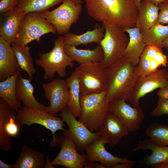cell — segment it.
Listing matches in <instances>:
<instances>
[{
	"instance_id": "cell-1",
	"label": "cell",
	"mask_w": 168,
	"mask_h": 168,
	"mask_svg": "<svg viewBox=\"0 0 168 168\" xmlns=\"http://www.w3.org/2000/svg\"><path fill=\"white\" fill-rule=\"evenodd\" d=\"M88 15L95 20L123 29L136 27L138 8L134 0H83Z\"/></svg>"
},
{
	"instance_id": "cell-2",
	"label": "cell",
	"mask_w": 168,
	"mask_h": 168,
	"mask_svg": "<svg viewBox=\"0 0 168 168\" xmlns=\"http://www.w3.org/2000/svg\"><path fill=\"white\" fill-rule=\"evenodd\" d=\"M108 86L105 100L117 99L128 101L139 77L138 66L124 56L107 68Z\"/></svg>"
},
{
	"instance_id": "cell-3",
	"label": "cell",
	"mask_w": 168,
	"mask_h": 168,
	"mask_svg": "<svg viewBox=\"0 0 168 168\" xmlns=\"http://www.w3.org/2000/svg\"><path fill=\"white\" fill-rule=\"evenodd\" d=\"M54 47L50 52H40L39 58L35 61L37 66L44 69V80H54L56 73L59 77H65L67 74V67L72 68L74 65V61L65 51L63 36H59L54 41Z\"/></svg>"
},
{
	"instance_id": "cell-4",
	"label": "cell",
	"mask_w": 168,
	"mask_h": 168,
	"mask_svg": "<svg viewBox=\"0 0 168 168\" xmlns=\"http://www.w3.org/2000/svg\"><path fill=\"white\" fill-rule=\"evenodd\" d=\"M106 94L107 90L96 93L80 94L81 110L79 120L91 132L98 131L108 112Z\"/></svg>"
},
{
	"instance_id": "cell-5",
	"label": "cell",
	"mask_w": 168,
	"mask_h": 168,
	"mask_svg": "<svg viewBox=\"0 0 168 168\" xmlns=\"http://www.w3.org/2000/svg\"><path fill=\"white\" fill-rule=\"evenodd\" d=\"M102 23L105 33L99 43L103 53L100 62L107 68L124 56L129 37L121 28L107 23Z\"/></svg>"
},
{
	"instance_id": "cell-6",
	"label": "cell",
	"mask_w": 168,
	"mask_h": 168,
	"mask_svg": "<svg viewBox=\"0 0 168 168\" xmlns=\"http://www.w3.org/2000/svg\"><path fill=\"white\" fill-rule=\"evenodd\" d=\"M75 71L79 80L81 94L98 93L107 90V69L101 62L79 65Z\"/></svg>"
},
{
	"instance_id": "cell-7",
	"label": "cell",
	"mask_w": 168,
	"mask_h": 168,
	"mask_svg": "<svg viewBox=\"0 0 168 168\" xmlns=\"http://www.w3.org/2000/svg\"><path fill=\"white\" fill-rule=\"evenodd\" d=\"M51 33H56L55 28L40 13H28L23 19L18 34L13 43L21 48L34 40L40 44V37Z\"/></svg>"
},
{
	"instance_id": "cell-8",
	"label": "cell",
	"mask_w": 168,
	"mask_h": 168,
	"mask_svg": "<svg viewBox=\"0 0 168 168\" xmlns=\"http://www.w3.org/2000/svg\"><path fill=\"white\" fill-rule=\"evenodd\" d=\"M16 112V121L20 127L24 125L30 126L37 124L41 125L52 132L53 139L51 146L55 147L58 145V138L55 137V133L58 130L66 131L63 127L64 122L61 117L50 114L46 110L24 106Z\"/></svg>"
},
{
	"instance_id": "cell-9",
	"label": "cell",
	"mask_w": 168,
	"mask_h": 168,
	"mask_svg": "<svg viewBox=\"0 0 168 168\" xmlns=\"http://www.w3.org/2000/svg\"><path fill=\"white\" fill-rule=\"evenodd\" d=\"M82 8V4L77 3L74 0H64L54 9L40 13L54 26L56 33L64 35L78 20Z\"/></svg>"
},
{
	"instance_id": "cell-10",
	"label": "cell",
	"mask_w": 168,
	"mask_h": 168,
	"mask_svg": "<svg viewBox=\"0 0 168 168\" xmlns=\"http://www.w3.org/2000/svg\"><path fill=\"white\" fill-rule=\"evenodd\" d=\"M60 150L57 156L49 163V168L59 165L68 168H82L87 161L86 154H80L68 130L63 131L58 138Z\"/></svg>"
},
{
	"instance_id": "cell-11",
	"label": "cell",
	"mask_w": 168,
	"mask_h": 168,
	"mask_svg": "<svg viewBox=\"0 0 168 168\" xmlns=\"http://www.w3.org/2000/svg\"><path fill=\"white\" fill-rule=\"evenodd\" d=\"M168 87V72L165 69H157L138 78L128 101L134 107L139 106L141 98L157 88Z\"/></svg>"
},
{
	"instance_id": "cell-12",
	"label": "cell",
	"mask_w": 168,
	"mask_h": 168,
	"mask_svg": "<svg viewBox=\"0 0 168 168\" xmlns=\"http://www.w3.org/2000/svg\"><path fill=\"white\" fill-rule=\"evenodd\" d=\"M66 123L77 149L84 150L93 142L100 136L99 133L91 132L82 123L76 119L67 106L59 114Z\"/></svg>"
},
{
	"instance_id": "cell-13",
	"label": "cell",
	"mask_w": 168,
	"mask_h": 168,
	"mask_svg": "<svg viewBox=\"0 0 168 168\" xmlns=\"http://www.w3.org/2000/svg\"><path fill=\"white\" fill-rule=\"evenodd\" d=\"M122 99L110 101L108 104V111L116 115L125 126L129 132L140 129L145 115L140 106H131Z\"/></svg>"
},
{
	"instance_id": "cell-14",
	"label": "cell",
	"mask_w": 168,
	"mask_h": 168,
	"mask_svg": "<svg viewBox=\"0 0 168 168\" xmlns=\"http://www.w3.org/2000/svg\"><path fill=\"white\" fill-rule=\"evenodd\" d=\"M44 96L50 102L46 111L55 114L67 106L69 88L66 80L56 78L50 82L43 84Z\"/></svg>"
},
{
	"instance_id": "cell-15",
	"label": "cell",
	"mask_w": 168,
	"mask_h": 168,
	"mask_svg": "<svg viewBox=\"0 0 168 168\" xmlns=\"http://www.w3.org/2000/svg\"><path fill=\"white\" fill-rule=\"evenodd\" d=\"M15 110L0 98V149L8 151L11 148V137H16L21 127L17 124Z\"/></svg>"
},
{
	"instance_id": "cell-16",
	"label": "cell",
	"mask_w": 168,
	"mask_h": 168,
	"mask_svg": "<svg viewBox=\"0 0 168 168\" xmlns=\"http://www.w3.org/2000/svg\"><path fill=\"white\" fill-rule=\"evenodd\" d=\"M109 143L108 140L100 136L89 144L85 148L87 161L99 162L103 165V168H113L115 165L131 161L125 157L114 156L107 151L105 145Z\"/></svg>"
},
{
	"instance_id": "cell-17",
	"label": "cell",
	"mask_w": 168,
	"mask_h": 168,
	"mask_svg": "<svg viewBox=\"0 0 168 168\" xmlns=\"http://www.w3.org/2000/svg\"><path fill=\"white\" fill-rule=\"evenodd\" d=\"M150 150L152 153L141 161L146 166L155 168H168V146H161L155 144L149 138L140 140L132 152Z\"/></svg>"
},
{
	"instance_id": "cell-18",
	"label": "cell",
	"mask_w": 168,
	"mask_h": 168,
	"mask_svg": "<svg viewBox=\"0 0 168 168\" xmlns=\"http://www.w3.org/2000/svg\"><path fill=\"white\" fill-rule=\"evenodd\" d=\"M97 132L100 136L107 139L113 147L117 145L129 132L120 119L109 111Z\"/></svg>"
},
{
	"instance_id": "cell-19",
	"label": "cell",
	"mask_w": 168,
	"mask_h": 168,
	"mask_svg": "<svg viewBox=\"0 0 168 168\" xmlns=\"http://www.w3.org/2000/svg\"><path fill=\"white\" fill-rule=\"evenodd\" d=\"M1 14L0 37L11 44L17 37L26 14L16 7L12 10Z\"/></svg>"
},
{
	"instance_id": "cell-20",
	"label": "cell",
	"mask_w": 168,
	"mask_h": 168,
	"mask_svg": "<svg viewBox=\"0 0 168 168\" xmlns=\"http://www.w3.org/2000/svg\"><path fill=\"white\" fill-rule=\"evenodd\" d=\"M21 71L11 44L0 37V81Z\"/></svg>"
},
{
	"instance_id": "cell-21",
	"label": "cell",
	"mask_w": 168,
	"mask_h": 168,
	"mask_svg": "<svg viewBox=\"0 0 168 168\" xmlns=\"http://www.w3.org/2000/svg\"><path fill=\"white\" fill-rule=\"evenodd\" d=\"M28 79L22 77L20 73L16 82V96L17 100L24 106L46 110L47 107L37 100L34 95L35 88Z\"/></svg>"
},
{
	"instance_id": "cell-22",
	"label": "cell",
	"mask_w": 168,
	"mask_h": 168,
	"mask_svg": "<svg viewBox=\"0 0 168 168\" xmlns=\"http://www.w3.org/2000/svg\"><path fill=\"white\" fill-rule=\"evenodd\" d=\"M138 9L135 26L141 32L159 23L158 5L147 1L141 0Z\"/></svg>"
},
{
	"instance_id": "cell-23",
	"label": "cell",
	"mask_w": 168,
	"mask_h": 168,
	"mask_svg": "<svg viewBox=\"0 0 168 168\" xmlns=\"http://www.w3.org/2000/svg\"><path fill=\"white\" fill-rule=\"evenodd\" d=\"M129 35V42L124 56L134 66H137L140 57L147 46L141 31L137 27L123 29Z\"/></svg>"
},
{
	"instance_id": "cell-24",
	"label": "cell",
	"mask_w": 168,
	"mask_h": 168,
	"mask_svg": "<svg viewBox=\"0 0 168 168\" xmlns=\"http://www.w3.org/2000/svg\"><path fill=\"white\" fill-rule=\"evenodd\" d=\"M104 33L103 24L101 26L96 25L93 30L80 35L68 32L63 35L65 44L76 47L92 43H99L103 38Z\"/></svg>"
},
{
	"instance_id": "cell-25",
	"label": "cell",
	"mask_w": 168,
	"mask_h": 168,
	"mask_svg": "<svg viewBox=\"0 0 168 168\" xmlns=\"http://www.w3.org/2000/svg\"><path fill=\"white\" fill-rule=\"evenodd\" d=\"M64 49L68 56L74 61L77 62L79 65L100 62L103 58V51L100 44L93 50L79 49L76 46L68 45H65Z\"/></svg>"
},
{
	"instance_id": "cell-26",
	"label": "cell",
	"mask_w": 168,
	"mask_h": 168,
	"mask_svg": "<svg viewBox=\"0 0 168 168\" xmlns=\"http://www.w3.org/2000/svg\"><path fill=\"white\" fill-rule=\"evenodd\" d=\"M45 164L43 153L23 145L12 168H44Z\"/></svg>"
},
{
	"instance_id": "cell-27",
	"label": "cell",
	"mask_w": 168,
	"mask_h": 168,
	"mask_svg": "<svg viewBox=\"0 0 168 168\" xmlns=\"http://www.w3.org/2000/svg\"><path fill=\"white\" fill-rule=\"evenodd\" d=\"M66 81L69 88L67 106L74 116L79 118L81 112L80 103L81 94L79 81L74 70Z\"/></svg>"
},
{
	"instance_id": "cell-28",
	"label": "cell",
	"mask_w": 168,
	"mask_h": 168,
	"mask_svg": "<svg viewBox=\"0 0 168 168\" xmlns=\"http://www.w3.org/2000/svg\"><path fill=\"white\" fill-rule=\"evenodd\" d=\"M18 73L0 82V97L13 110L17 111L21 107L16 96V84Z\"/></svg>"
},
{
	"instance_id": "cell-29",
	"label": "cell",
	"mask_w": 168,
	"mask_h": 168,
	"mask_svg": "<svg viewBox=\"0 0 168 168\" xmlns=\"http://www.w3.org/2000/svg\"><path fill=\"white\" fill-rule=\"evenodd\" d=\"M11 46L21 69L27 73L28 79L31 82L36 70L30 52V47L27 45L22 48L19 47L14 43L11 44Z\"/></svg>"
},
{
	"instance_id": "cell-30",
	"label": "cell",
	"mask_w": 168,
	"mask_h": 168,
	"mask_svg": "<svg viewBox=\"0 0 168 168\" xmlns=\"http://www.w3.org/2000/svg\"><path fill=\"white\" fill-rule=\"evenodd\" d=\"M141 33L143 41L146 45H154L162 48V44L168 37V25L158 23Z\"/></svg>"
},
{
	"instance_id": "cell-31",
	"label": "cell",
	"mask_w": 168,
	"mask_h": 168,
	"mask_svg": "<svg viewBox=\"0 0 168 168\" xmlns=\"http://www.w3.org/2000/svg\"><path fill=\"white\" fill-rule=\"evenodd\" d=\"M64 0H19L16 7L26 14L30 12H41L62 2Z\"/></svg>"
},
{
	"instance_id": "cell-32",
	"label": "cell",
	"mask_w": 168,
	"mask_h": 168,
	"mask_svg": "<svg viewBox=\"0 0 168 168\" xmlns=\"http://www.w3.org/2000/svg\"><path fill=\"white\" fill-rule=\"evenodd\" d=\"M145 133L155 144L168 146V127L166 125L153 122L147 127Z\"/></svg>"
},
{
	"instance_id": "cell-33",
	"label": "cell",
	"mask_w": 168,
	"mask_h": 168,
	"mask_svg": "<svg viewBox=\"0 0 168 168\" xmlns=\"http://www.w3.org/2000/svg\"><path fill=\"white\" fill-rule=\"evenodd\" d=\"M149 58L143 52L140 57L138 66L139 77L145 76L151 73L149 69Z\"/></svg>"
},
{
	"instance_id": "cell-34",
	"label": "cell",
	"mask_w": 168,
	"mask_h": 168,
	"mask_svg": "<svg viewBox=\"0 0 168 168\" xmlns=\"http://www.w3.org/2000/svg\"><path fill=\"white\" fill-rule=\"evenodd\" d=\"M168 115V100L159 97L157 105L151 112L152 117H159Z\"/></svg>"
},
{
	"instance_id": "cell-35",
	"label": "cell",
	"mask_w": 168,
	"mask_h": 168,
	"mask_svg": "<svg viewBox=\"0 0 168 168\" xmlns=\"http://www.w3.org/2000/svg\"><path fill=\"white\" fill-rule=\"evenodd\" d=\"M19 0H1L0 13L2 14L12 10L16 7Z\"/></svg>"
},
{
	"instance_id": "cell-36",
	"label": "cell",
	"mask_w": 168,
	"mask_h": 168,
	"mask_svg": "<svg viewBox=\"0 0 168 168\" xmlns=\"http://www.w3.org/2000/svg\"><path fill=\"white\" fill-rule=\"evenodd\" d=\"M159 8V22L162 24H168V2L158 5Z\"/></svg>"
},
{
	"instance_id": "cell-37",
	"label": "cell",
	"mask_w": 168,
	"mask_h": 168,
	"mask_svg": "<svg viewBox=\"0 0 168 168\" xmlns=\"http://www.w3.org/2000/svg\"><path fill=\"white\" fill-rule=\"evenodd\" d=\"M162 51V48L154 45H147L143 52L149 58H154L157 54Z\"/></svg>"
},
{
	"instance_id": "cell-38",
	"label": "cell",
	"mask_w": 168,
	"mask_h": 168,
	"mask_svg": "<svg viewBox=\"0 0 168 168\" xmlns=\"http://www.w3.org/2000/svg\"><path fill=\"white\" fill-rule=\"evenodd\" d=\"M154 58L160 66L163 67L166 66L168 62V59L162 51L158 52Z\"/></svg>"
},
{
	"instance_id": "cell-39",
	"label": "cell",
	"mask_w": 168,
	"mask_h": 168,
	"mask_svg": "<svg viewBox=\"0 0 168 168\" xmlns=\"http://www.w3.org/2000/svg\"><path fill=\"white\" fill-rule=\"evenodd\" d=\"M136 162V161H133L122 162L115 165L113 168H131L134 166Z\"/></svg>"
},
{
	"instance_id": "cell-40",
	"label": "cell",
	"mask_w": 168,
	"mask_h": 168,
	"mask_svg": "<svg viewBox=\"0 0 168 168\" xmlns=\"http://www.w3.org/2000/svg\"><path fill=\"white\" fill-rule=\"evenodd\" d=\"M157 94L159 97L168 100V87L159 89Z\"/></svg>"
},
{
	"instance_id": "cell-41",
	"label": "cell",
	"mask_w": 168,
	"mask_h": 168,
	"mask_svg": "<svg viewBox=\"0 0 168 168\" xmlns=\"http://www.w3.org/2000/svg\"><path fill=\"white\" fill-rule=\"evenodd\" d=\"M149 59V69L151 73L156 71L158 69V68L161 66L154 58Z\"/></svg>"
},
{
	"instance_id": "cell-42",
	"label": "cell",
	"mask_w": 168,
	"mask_h": 168,
	"mask_svg": "<svg viewBox=\"0 0 168 168\" xmlns=\"http://www.w3.org/2000/svg\"><path fill=\"white\" fill-rule=\"evenodd\" d=\"M147 1L158 5L162 3L168 2V0H141Z\"/></svg>"
},
{
	"instance_id": "cell-43",
	"label": "cell",
	"mask_w": 168,
	"mask_h": 168,
	"mask_svg": "<svg viewBox=\"0 0 168 168\" xmlns=\"http://www.w3.org/2000/svg\"><path fill=\"white\" fill-rule=\"evenodd\" d=\"M13 165H10L0 160V168H12Z\"/></svg>"
},
{
	"instance_id": "cell-44",
	"label": "cell",
	"mask_w": 168,
	"mask_h": 168,
	"mask_svg": "<svg viewBox=\"0 0 168 168\" xmlns=\"http://www.w3.org/2000/svg\"><path fill=\"white\" fill-rule=\"evenodd\" d=\"M162 46V48H168V37L163 42Z\"/></svg>"
},
{
	"instance_id": "cell-45",
	"label": "cell",
	"mask_w": 168,
	"mask_h": 168,
	"mask_svg": "<svg viewBox=\"0 0 168 168\" xmlns=\"http://www.w3.org/2000/svg\"><path fill=\"white\" fill-rule=\"evenodd\" d=\"M141 0H134L138 8L139 7Z\"/></svg>"
},
{
	"instance_id": "cell-46",
	"label": "cell",
	"mask_w": 168,
	"mask_h": 168,
	"mask_svg": "<svg viewBox=\"0 0 168 168\" xmlns=\"http://www.w3.org/2000/svg\"><path fill=\"white\" fill-rule=\"evenodd\" d=\"M83 0H74L75 2L78 3L82 4Z\"/></svg>"
},
{
	"instance_id": "cell-47",
	"label": "cell",
	"mask_w": 168,
	"mask_h": 168,
	"mask_svg": "<svg viewBox=\"0 0 168 168\" xmlns=\"http://www.w3.org/2000/svg\"><path fill=\"white\" fill-rule=\"evenodd\" d=\"M166 49L168 51V48H166Z\"/></svg>"
},
{
	"instance_id": "cell-48",
	"label": "cell",
	"mask_w": 168,
	"mask_h": 168,
	"mask_svg": "<svg viewBox=\"0 0 168 168\" xmlns=\"http://www.w3.org/2000/svg\"><path fill=\"white\" fill-rule=\"evenodd\" d=\"M167 71H168V70H167Z\"/></svg>"
}]
</instances>
